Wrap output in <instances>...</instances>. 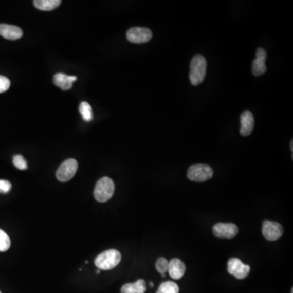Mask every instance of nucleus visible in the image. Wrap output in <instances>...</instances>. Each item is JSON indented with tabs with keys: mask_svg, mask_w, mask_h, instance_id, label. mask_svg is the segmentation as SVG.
<instances>
[{
	"mask_svg": "<svg viewBox=\"0 0 293 293\" xmlns=\"http://www.w3.org/2000/svg\"><path fill=\"white\" fill-rule=\"evenodd\" d=\"M207 68V61L202 55H196L190 64V82L193 86H199L205 80Z\"/></svg>",
	"mask_w": 293,
	"mask_h": 293,
	"instance_id": "nucleus-1",
	"label": "nucleus"
},
{
	"mask_svg": "<svg viewBox=\"0 0 293 293\" xmlns=\"http://www.w3.org/2000/svg\"><path fill=\"white\" fill-rule=\"evenodd\" d=\"M121 255L116 249H109L100 253L95 260V264L100 270H109L120 263Z\"/></svg>",
	"mask_w": 293,
	"mask_h": 293,
	"instance_id": "nucleus-2",
	"label": "nucleus"
},
{
	"mask_svg": "<svg viewBox=\"0 0 293 293\" xmlns=\"http://www.w3.org/2000/svg\"><path fill=\"white\" fill-rule=\"evenodd\" d=\"M115 185L113 180L107 177L100 178L95 188V199L99 202H106L109 200L114 194Z\"/></svg>",
	"mask_w": 293,
	"mask_h": 293,
	"instance_id": "nucleus-3",
	"label": "nucleus"
},
{
	"mask_svg": "<svg viewBox=\"0 0 293 293\" xmlns=\"http://www.w3.org/2000/svg\"><path fill=\"white\" fill-rule=\"evenodd\" d=\"M213 176V170L210 166L205 164H194L188 170V178L192 182H203Z\"/></svg>",
	"mask_w": 293,
	"mask_h": 293,
	"instance_id": "nucleus-4",
	"label": "nucleus"
},
{
	"mask_svg": "<svg viewBox=\"0 0 293 293\" xmlns=\"http://www.w3.org/2000/svg\"><path fill=\"white\" fill-rule=\"evenodd\" d=\"M78 169V161L75 159L65 160L57 171V178L60 182H68L75 177Z\"/></svg>",
	"mask_w": 293,
	"mask_h": 293,
	"instance_id": "nucleus-5",
	"label": "nucleus"
},
{
	"mask_svg": "<svg viewBox=\"0 0 293 293\" xmlns=\"http://www.w3.org/2000/svg\"><path fill=\"white\" fill-rule=\"evenodd\" d=\"M153 38V33L148 28L134 27L130 29L126 33L128 41L136 44L148 43Z\"/></svg>",
	"mask_w": 293,
	"mask_h": 293,
	"instance_id": "nucleus-6",
	"label": "nucleus"
},
{
	"mask_svg": "<svg viewBox=\"0 0 293 293\" xmlns=\"http://www.w3.org/2000/svg\"><path fill=\"white\" fill-rule=\"evenodd\" d=\"M227 270L229 273L238 280L245 279L250 272V267L243 263L239 258H231L227 264Z\"/></svg>",
	"mask_w": 293,
	"mask_h": 293,
	"instance_id": "nucleus-7",
	"label": "nucleus"
},
{
	"mask_svg": "<svg viewBox=\"0 0 293 293\" xmlns=\"http://www.w3.org/2000/svg\"><path fill=\"white\" fill-rule=\"evenodd\" d=\"M239 229L234 223H217L213 227L215 236L223 239H232L236 236Z\"/></svg>",
	"mask_w": 293,
	"mask_h": 293,
	"instance_id": "nucleus-8",
	"label": "nucleus"
},
{
	"mask_svg": "<svg viewBox=\"0 0 293 293\" xmlns=\"http://www.w3.org/2000/svg\"><path fill=\"white\" fill-rule=\"evenodd\" d=\"M283 229L280 223L265 221L262 226V234L267 241H277L283 235Z\"/></svg>",
	"mask_w": 293,
	"mask_h": 293,
	"instance_id": "nucleus-9",
	"label": "nucleus"
},
{
	"mask_svg": "<svg viewBox=\"0 0 293 293\" xmlns=\"http://www.w3.org/2000/svg\"><path fill=\"white\" fill-rule=\"evenodd\" d=\"M256 56V59L252 61V72L254 76L260 77L267 70L266 65L267 52L265 49L259 47L257 50Z\"/></svg>",
	"mask_w": 293,
	"mask_h": 293,
	"instance_id": "nucleus-10",
	"label": "nucleus"
},
{
	"mask_svg": "<svg viewBox=\"0 0 293 293\" xmlns=\"http://www.w3.org/2000/svg\"><path fill=\"white\" fill-rule=\"evenodd\" d=\"M241 135L244 137L250 135L254 129V117L250 111L246 110L243 112L241 116Z\"/></svg>",
	"mask_w": 293,
	"mask_h": 293,
	"instance_id": "nucleus-11",
	"label": "nucleus"
},
{
	"mask_svg": "<svg viewBox=\"0 0 293 293\" xmlns=\"http://www.w3.org/2000/svg\"><path fill=\"white\" fill-rule=\"evenodd\" d=\"M23 35V31L17 26H11L7 24L0 25V36L8 40H17Z\"/></svg>",
	"mask_w": 293,
	"mask_h": 293,
	"instance_id": "nucleus-12",
	"label": "nucleus"
},
{
	"mask_svg": "<svg viewBox=\"0 0 293 293\" xmlns=\"http://www.w3.org/2000/svg\"><path fill=\"white\" fill-rule=\"evenodd\" d=\"M186 271V266L182 261L178 258H173L172 260L169 262L168 272L170 277L174 280H180L182 279Z\"/></svg>",
	"mask_w": 293,
	"mask_h": 293,
	"instance_id": "nucleus-13",
	"label": "nucleus"
},
{
	"mask_svg": "<svg viewBox=\"0 0 293 293\" xmlns=\"http://www.w3.org/2000/svg\"><path fill=\"white\" fill-rule=\"evenodd\" d=\"M78 79L76 76H68L64 74H57L53 78L54 84L63 90H70L72 83Z\"/></svg>",
	"mask_w": 293,
	"mask_h": 293,
	"instance_id": "nucleus-14",
	"label": "nucleus"
},
{
	"mask_svg": "<svg viewBox=\"0 0 293 293\" xmlns=\"http://www.w3.org/2000/svg\"><path fill=\"white\" fill-rule=\"evenodd\" d=\"M146 290V282L143 280H139L135 283L124 284L121 287V293H145Z\"/></svg>",
	"mask_w": 293,
	"mask_h": 293,
	"instance_id": "nucleus-15",
	"label": "nucleus"
},
{
	"mask_svg": "<svg viewBox=\"0 0 293 293\" xmlns=\"http://www.w3.org/2000/svg\"><path fill=\"white\" fill-rule=\"evenodd\" d=\"M61 4V0H35L33 5L41 11H52Z\"/></svg>",
	"mask_w": 293,
	"mask_h": 293,
	"instance_id": "nucleus-16",
	"label": "nucleus"
},
{
	"mask_svg": "<svg viewBox=\"0 0 293 293\" xmlns=\"http://www.w3.org/2000/svg\"><path fill=\"white\" fill-rule=\"evenodd\" d=\"M179 287L177 283L172 281H166L160 284L156 293H178Z\"/></svg>",
	"mask_w": 293,
	"mask_h": 293,
	"instance_id": "nucleus-17",
	"label": "nucleus"
},
{
	"mask_svg": "<svg viewBox=\"0 0 293 293\" xmlns=\"http://www.w3.org/2000/svg\"><path fill=\"white\" fill-rule=\"evenodd\" d=\"M79 112L83 120L86 121H90L93 119L91 106L87 102H82L79 106Z\"/></svg>",
	"mask_w": 293,
	"mask_h": 293,
	"instance_id": "nucleus-18",
	"label": "nucleus"
},
{
	"mask_svg": "<svg viewBox=\"0 0 293 293\" xmlns=\"http://www.w3.org/2000/svg\"><path fill=\"white\" fill-rule=\"evenodd\" d=\"M11 246L9 236L0 229V252H6Z\"/></svg>",
	"mask_w": 293,
	"mask_h": 293,
	"instance_id": "nucleus-19",
	"label": "nucleus"
},
{
	"mask_svg": "<svg viewBox=\"0 0 293 293\" xmlns=\"http://www.w3.org/2000/svg\"><path fill=\"white\" fill-rule=\"evenodd\" d=\"M156 268L159 273H161L162 277H164L166 272H168L169 262L166 258H160L156 261Z\"/></svg>",
	"mask_w": 293,
	"mask_h": 293,
	"instance_id": "nucleus-20",
	"label": "nucleus"
},
{
	"mask_svg": "<svg viewBox=\"0 0 293 293\" xmlns=\"http://www.w3.org/2000/svg\"><path fill=\"white\" fill-rule=\"evenodd\" d=\"M13 164L16 168L21 170H25L28 168L26 159L22 155H16L13 156Z\"/></svg>",
	"mask_w": 293,
	"mask_h": 293,
	"instance_id": "nucleus-21",
	"label": "nucleus"
},
{
	"mask_svg": "<svg viewBox=\"0 0 293 293\" xmlns=\"http://www.w3.org/2000/svg\"><path fill=\"white\" fill-rule=\"evenodd\" d=\"M10 85H11V82L9 79L6 77L0 75V94L7 91L9 89Z\"/></svg>",
	"mask_w": 293,
	"mask_h": 293,
	"instance_id": "nucleus-22",
	"label": "nucleus"
},
{
	"mask_svg": "<svg viewBox=\"0 0 293 293\" xmlns=\"http://www.w3.org/2000/svg\"><path fill=\"white\" fill-rule=\"evenodd\" d=\"M12 189V184L7 180H0V193H8Z\"/></svg>",
	"mask_w": 293,
	"mask_h": 293,
	"instance_id": "nucleus-23",
	"label": "nucleus"
},
{
	"mask_svg": "<svg viewBox=\"0 0 293 293\" xmlns=\"http://www.w3.org/2000/svg\"><path fill=\"white\" fill-rule=\"evenodd\" d=\"M292 143H293V141L291 140V143H290V146H291V152H292V151H293Z\"/></svg>",
	"mask_w": 293,
	"mask_h": 293,
	"instance_id": "nucleus-24",
	"label": "nucleus"
},
{
	"mask_svg": "<svg viewBox=\"0 0 293 293\" xmlns=\"http://www.w3.org/2000/svg\"><path fill=\"white\" fill-rule=\"evenodd\" d=\"M149 284H150V287H153V286H154V284H153L152 282H150V283H149Z\"/></svg>",
	"mask_w": 293,
	"mask_h": 293,
	"instance_id": "nucleus-25",
	"label": "nucleus"
},
{
	"mask_svg": "<svg viewBox=\"0 0 293 293\" xmlns=\"http://www.w3.org/2000/svg\"><path fill=\"white\" fill-rule=\"evenodd\" d=\"M100 270H97V271H96V273H100Z\"/></svg>",
	"mask_w": 293,
	"mask_h": 293,
	"instance_id": "nucleus-26",
	"label": "nucleus"
},
{
	"mask_svg": "<svg viewBox=\"0 0 293 293\" xmlns=\"http://www.w3.org/2000/svg\"><path fill=\"white\" fill-rule=\"evenodd\" d=\"M0 293H1V291H0Z\"/></svg>",
	"mask_w": 293,
	"mask_h": 293,
	"instance_id": "nucleus-27",
	"label": "nucleus"
}]
</instances>
